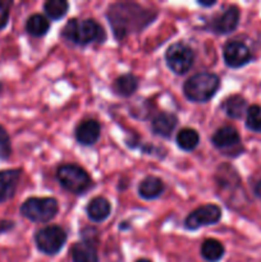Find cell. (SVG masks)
<instances>
[{"instance_id": "obj_1", "label": "cell", "mask_w": 261, "mask_h": 262, "mask_svg": "<svg viewBox=\"0 0 261 262\" xmlns=\"http://www.w3.org/2000/svg\"><path fill=\"white\" fill-rule=\"evenodd\" d=\"M155 13L133 3H117L107 10V18L118 40L128 33L140 31L150 25L155 18Z\"/></svg>"}, {"instance_id": "obj_2", "label": "cell", "mask_w": 261, "mask_h": 262, "mask_svg": "<svg viewBox=\"0 0 261 262\" xmlns=\"http://www.w3.org/2000/svg\"><path fill=\"white\" fill-rule=\"evenodd\" d=\"M61 33L68 41L79 45H87L94 41L102 42L106 38L104 28L94 19L79 20L73 18L67 23Z\"/></svg>"}, {"instance_id": "obj_3", "label": "cell", "mask_w": 261, "mask_h": 262, "mask_svg": "<svg viewBox=\"0 0 261 262\" xmlns=\"http://www.w3.org/2000/svg\"><path fill=\"white\" fill-rule=\"evenodd\" d=\"M220 86V79L216 74L201 72L184 83V95L188 100L194 102H206L211 99Z\"/></svg>"}, {"instance_id": "obj_4", "label": "cell", "mask_w": 261, "mask_h": 262, "mask_svg": "<svg viewBox=\"0 0 261 262\" xmlns=\"http://www.w3.org/2000/svg\"><path fill=\"white\" fill-rule=\"evenodd\" d=\"M58 202L51 197H31L20 206V214L36 223H46L58 214Z\"/></svg>"}, {"instance_id": "obj_5", "label": "cell", "mask_w": 261, "mask_h": 262, "mask_svg": "<svg viewBox=\"0 0 261 262\" xmlns=\"http://www.w3.org/2000/svg\"><path fill=\"white\" fill-rule=\"evenodd\" d=\"M56 178L67 191L76 194H82L91 187V178L89 173L81 166L66 164L58 169Z\"/></svg>"}, {"instance_id": "obj_6", "label": "cell", "mask_w": 261, "mask_h": 262, "mask_svg": "<svg viewBox=\"0 0 261 262\" xmlns=\"http://www.w3.org/2000/svg\"><path fill=\"white\" fill-rule=\"evenodd\" d=\"M37 248L49 256L56 255L67 241V233L58 225H50L38 230L35 237Z\"/></svg>"}, {"instance_id": "obj_7", "label": "cell", "mask_w": 261, "mask_h": 262, "mask_svg": "<svg viewBox=\"0 0 261 262\" xmlns=\"http://www.w3.org/2000/svg\"><path fill=\"white\" fill-rule=\"evenodd\" d=\"M193 51L183 42H176L166 50L165 60L169 68L177 74H184L193 64Z\"/></svg>"}, {"instance_id": "obj_8", "label": "cell", "mask_w": 261, "mask_h": 262, "mask_svg": "<svg viewBox=\"0 0 261 262\" xmlns=\"http://www.w3.org/2000/svg\"><path fill=\"white\" fill-rule=\"evenodd\" d=\"M222 217V210L216 205H205V206L199 207L194 211L187 216L186 224L187 229H199L201 227H207V225H212L217 223Z\"/></svg>"}, {"instance_id": "obj_9", "label": "cell", "mask_w": 261, "mask_h": 262, "mask_svg": "<svg viewBox=\"0 0 261 262\" xmlns=\"http://www.w3.org/2000/svg\"><path fill=\"white\" fill-rule=\"evenodd\" d=\"M224 60L232 68H240L251 60V51L247 46L240 41H230L224 46Z\"/></svg>"}, {"instance_id": "obj_10", "label": "cell", "mask_w": 261, "mask_h": 262, "mask_svg": "<svg viewBox=\"0 0 261 262\" xmlns=\"http://www.w3.org/2000/svg\"><path fill=\"white\" fill-rule=\"evenodd\" d=\"M238 20L240 9L237 7H229L212 22V30L217 33H230L237 28Z\"/></svg>"}, {"instance_id": "obj_11", "label": "cell", "mask_w": 261, "mask_h": 262, "mask_svg": "<svg viewBox=\"0 0 261 262\" xmlns=\"http://www.w3.org/2000/svg\"><path fill=\"white\" fill-rule=\"evenodd\" d=\"M20 178V170L0 171V202L12 199L18 187Z\"/></svg>"}, {"instance_id": "obj_12", "label": "cell", "mask_w": 261, "mask_h": 262, "mask_svg": "<svg viewBox=\"0 0 261 262\" xmlns=\"http://www.w3.org/2000/svg\"><path fill=\"white\" fill-rule=\"evenodd\" d=\"M100 124L94 119L84 120L77 127L76 129V138L81 145L90 146L94 145L100 137Z\"/></svg>"}, {"instance_id": "obj_13", "label": "cell", "mask_w": 261, "mask_h": 262, "mask_svg": "<svg viewBox=\"0 0 261 262\" xmlns=\"http://www.w3.org/2000/svg\"><path fill=\"white\" fill-rule=\"evenodd\" d=\"M112 211V205L104 197H95L87 205V215L92 222H104Z\"/></svg>"}, {"instance_id": "obj_14", "label": "cell", "mask_w": 261, "mask_h": 262, "mask_svg": "<svg viewBox=\"0 0 261 262\" xmlns=\"http://www.w3.org/2000/svg\"><path fill=\"white\" fill-rule=\"evenodd\" d=\"M240 135L237 129L233 127H222L214 133L211 141L216 147L219 148H229L240 143Z\"/></svg>"}, {"instance_id": "obj_15", "label": "cell", "mask_w": 261, "mask_h": 262, "mask_svg": "<svg viewBox=\"0 0 261 262\" xmlns=\"http://www.w3.org/2000/svg\"><path fill=\"white\" fill-rule=\"evenodd\" d=\"M178 119L174 114L170 113H160L155 119L153 120V130L155 135L161 137H169L174 128L177 127Z\"/></svg>"}, {"instance_id": "obj_16", "label": "cell", "mask_w": 261, "mask_h": 262, "mask_svg": "<svg viewBox=\"0 0 261 262\" xmlns=\"http://www.w3.org/2000/svg\"><path fill=\"white\" fill-rule=\"evenodd\" d=\"M73 262H99V256L95 246L91 242H78L72 247Z\"/></svg>"}, {"instance_id": "obj_17", "label": "cell", "mask_w": 261, "mask_h": 262, "mask_svg": "<svg viewBox=\"0 0 261 262\" xmlns=\"http://www.w3.org/2000/svg\"><path fill=\"white\" fill-rule=\"evenodd\" d=\"M164 191V184L161 179L158 177H147L143 179L138 187V193L142 199L145 200H154L158 199Z\"/></svg>"}, {"instance_id": "obj_18", "label": "cell", "mask_w": 261, "mask_h": 262, "mask_svg": "<svg viewBox=\"0 0 261 262\" xmlns=\"http://www.w3.org/2000/svg\"><path fill=\"white\" fill-rule=\"evenodd\" d=\"M201 255L206 261L216 262L224 256V246L216 239H206L201 246Z\"/></svg>"}, {"instance_id": "obj_19", "label": "cell", "mask_w": 261, "mask_h": 262, "mask_svg": "<svg viewBox=\"0 0 261 262\" xmlns=\"http://www.w3.org/2000/svg\"><path fill=\"white\" fill-rule=\"evenodd\" d=\"M138 79L133 74H123L118 77L114 83V90L120 96H130L137 90Z\"/></svg>"}, {"instance_id": "obj_20", "label": "cell", "mask_w": 261, "mask_h": 262, "mask_svg": "<svg viewBox=\"0 0 261 262\" xmlns=\"http://www.w3.org/2000/svg\"><path fill=\"white\" fill-rule=\"evenodd\" d=\"M50 28V23H49L48 18H45L41 14H33L31 15L26 23V30L30 35L35 36V37H40L44 36Z\"/></svg>"}, {"instance_id": "obj_21", "label": "cell", "mask_w": 261, "mask_h": 262, "mask_svg": "<svg viewBox=\"0 0 261 262\" xmlns=\"http://www.w3.org/2000/svg\"><path fill=\"white\" fill-rule=\"evenodd\" d=\"M246 106H247V102L240 95L228 97L224 101V104H223V109L225 110L228 117L234 118V119H238V118L242 117L243 113L246 112Z\"/></svg>"}, {"instance_id": "obj_22", "label": "cell", "mask_w": 261, "mask_h": 262, "mask_svg": "<svg viewBox=\"0 0 261 262\" xmlns=\"http://www.w3.org/2000/svg\"><path fill=\"white\" fill-rule=\"evenodd\" d=\"M199 141V133L191 128H184V129L179 130L178 136H177V143L184 151H192L193 148H196Z\"/></svg>"}, {"instance_id": "obj_23", "label": "cell", "mask_w": 261, "mask_h": 262, "mask_svg": "<svg viewBox=\"0 0 261 262\" xmlns=\"http://www.w3.org/2000/svg\"><path fill=\"white\" fill-rule=\"evenodd\" d=\"M45 13L51 19H60L68 12V3L64 0H49L44 5Z\"/></svg>"}, {"instance_id": "obj_24", "label": "cell", "mask_w": 261, "mask_h": 262, "mask_svg": "<svg viewBox=\"0 0 261 262\" xmlns=\"http://www.w3.org/2000/svg\"><path fill=\"white\" fill-rule=\"evenodd\" d=\"M246 125L248 129L261 133V107L258 105H252L248 107Z\"/></svg>"}, {"instance_id": "obj_25", "label": "cell", "mask_w": 261, "mask_h": 262, "mask_svg": "<svg viewBox=\"0 0 261 262\" xmlns=\"http://www.w3.org/2000/svg\"><path fill=\"white\" fill-rule=\"evenodd\" d=\"M10 152H12V146H10L9 136L0 125V159H8Z\"/></svg>"}, {"instance_id": "obj_26", "label": "cell", "mask_w": 261, "mask_h": 262, "mask_svg": "<svg viewBox=\"0 0 261 262\" xmlns=\"http://www.w3.org/2000/svg\"><path fill=\"white\" fill-rule=\"evenodd\" d=\"M9 3L0 2V30L7 26L8 19H9Z\"/></svg>"}, {"instance_id": "obj_27", "label": "cell", "mask_w": 261, "mask_h": 262, "mask_svg": "<svg viewBox=\"0 0 261 262\" xmlns=\"http://www.w3.org/2000/svg\"><path fill=\"white\" fill-rule=\"evenodd\" d=\"M12 227H13V223H10V222L0 223V233L4 232V230L10 229V228H12Z\"/></svg>"}, {"instance_id": "obj_28", "label": "cell", "mask_w": 261, "mask_h": 262, "mask_svg": "<svg viewBox=\"0 0 261 262\" xmlns=\"http://www.w3.org/2000/svg\"><path fill=\"white\" fill-rule=\"evenodd\" d=\"M200 4L205 5V7H211V5L215 4V2H214V0H212V2H209V3H206V2H200Z\"/></svg>"}, {"instance_id": "obj_29", "label": "cell", "mask_w": 261, "mask_h": 262, "mask_svg": "<svg viewBox=\"0 0 261 262\" xmlns=\"http://www.w3.org/2000/svg\"><path fill=\"white\" fill-rule=\"evenodd\" d=\"M137 262H151V261H148V260H146V258H142V260H138Z\"/></svg>"}, {"instance_id": "obj_30", "label": "cell", "mask_w": 261, "mask_h": 262, "mask_svg": "<svg viewBox=\"0 0 261 262\" xmlns=\"http://www.w3.org/2000/svg\"><path fill=\"white\" fill-rule=\"evenodd\" d=\"M0 92H2V83H0Z\"/></svg>"}]
</instances>
